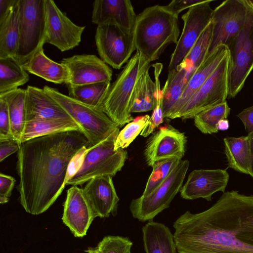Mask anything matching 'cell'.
<instances>
[{
	"label": "cell",
	"instance_id": "obj_1",
	"mask_svg": "<svg viewBox=\"0 0 253 253\" xmlns=\"http://www.w3.org/2000/svg\"><path fill=\"white\" fill-rule=\"evenodd\" d=\"M89 146L84 134L69 130L19 143L16 169L19 200L25 211L39 215L63 191L70 165Z\"/></svg>",
	"mask_w": 253,
	"mask_h": 253
},
{
	"label": "cell",
	"instance_id": "obj_2",
	"mask_svg": "<svg viewBox=\"0 0 253 253\" xmlns=\"http://www.w3.org/2000/svg\"><path fill=\"white\" fill-rule=\"evenodd\" d=\"M178 253H253V195L223 193L209 209L174 222Z\"/></svg>",
	"mask_w": 253,
	"mask_h": 253
},
{
	"label": "cell",
	"instance_id": "obj_3",
	"mask_svg": "<svg viewBox=\"0 0 253 253\" xmlns=\"http://www.w3.org/2000/svg\"><path fill=\"white\" fill-rule=\"evenodd\" d=\"M179 34L178 16L166 5L148 7L136 16L135 47L150 62L158 59L168 45L176 44Z\"/></svg>",
	"mask_w": 253,
	"mask_h": 253
},
{
	"label": "cell",
	"instance_id": "obj_4",
	"mask_svg": "<svg viewBox=\"0 0 253 253\" xmlns=\"http://www.w3.org/2000/svg\"><path fill=\"white\" fill-rule=\"evenodd\" d=\"M150 61L136 51L111 84L101 110L119 127L133 120L130 105L135 85L143 73L150 67Z\"/></svg>",
	"mask_w": 253,
	"mask_h": 253
},
{
	"label": "cell",
	"instance_id": "obj_5",
	"mask_svg": "<svg viewBox=\"0 0 253 253\" xmlns=\"http://www.w3.org/2000/svg\"><path fill=\"white\" fill-rule=\"evenodd\" d=\"M119 132V128L98 144L88 147L81 155L80 164L66 185H82L93 178L113 177L120 171L127 158V153L124 149H114Z\"/></svg>",
	"mask_w": 253,
	"mask_h": 253
},
{
	"label": "cell",
	"instance_id": "obj_6",
	"mask_svg": "<svg viewBox=\"0 0 253 253\" xmlns=\"http://www.w3.org/2000/svg\"><path fill=\"white\" fill-rule=\"evenodd\" d=\"M43 89L79 125L89 146L98 144L119 128L101 110L77 101L55 88L45 85Z\"/></svg>",
	"mask_w": 253,
	"mask_h": 253
},
{
	"label": "cell",
	"instance_id": "obj_7",
	"mask_svg": "<svg viewBox=\"0 0 253 253\" xmlns=\"http://www.w3.org/2000/svg\"><path fill=\"white\" fill-rule=\"evenodd\" d=\"M228 97L233 98L243 88L253 70V3L248 0L245 25L228 44Z\"/></svg>",
	"mask_w": 253,
	"mask_h": 253
},
{
	"label": "cell",
	"instance_id": "obj_8",
	"mask_svg": "<svg viewBox=\"0 0 253 253\" xmlns=\"http://www.w3.org/2000/svg\"><path fill=\"white\" fill-rule=\"evenodd\" d=\"M18 49L14 58L20 65L44 44L45 0H19Z\"/></svg>",
	"mask_w": 253,
	"mask_h": 253
},
{
	"label": "cell",
	"instance_id": "obj_9",
	"mask_svg": "<svg viewBox=\"0 0 253 253\" xmlns=\"http://www.w3.org/2000/svg\"><path fill=\"white\" fill-rule=\"evenodd\" d=\"M189 162L181 160L167 179L152 193L132 200L129 210L132 216L144 222L152 220L169 205L182 187Z\"/></svg>",
	"mask_w": 253,
	"mask_h": 253
},
{
	"label": "cell",
	"instance_id": "obj_10",
	"mask_svg": "<svg viewBox=\"0 0 253 253\" xmlns=\"http://www.w3.org/2000/svg\"><path fill=\"white\" fill-rule=\"evenodd\" d=\"M229 53L198 91L178 114L176 118H194L200 112L226 101Z\"/></svg>",
	"mask_w": 253,
	"mask_h": 253
},
{
	"label": "cell",
	"instance_id": "obj_11",
	"mask_svg": "<svg viewBox=\"0 0 253 253\" xmlns=\"http://www.w3.org/2000/svg\"><path fill=\"white\" fill-rule=\"evenodd\" d=\"M248 0H226L213 10L212 39L208 54L220 44L227 46L242 29L248 12Z\"/></svg>",
	"mask_w": 253,
	"mask_h": 253
},
{
	"label": "cell",
	"instance_id": "obj_12",
	"mask_svg": "<svg viewBox=\"0 0 253 253\" xmlns=\"http://www.w3.org/2000/svg\"><path fill=\"white\" fill-rule=\"evenodd\" d=\"M95 41L100 59L115 69L126 63L136 50L133 33L116 26H97Z\"/></svg>",
	"mask_w": 253,
	"mask_h": 253
},
{
	"label": "cell",
	"instance_id": "obj_13",
	"mask_svg": "<svg viewBox=\"0 0 253 253\" xmlns=\"http://www.w3.org/2000/svg\"><path fill=\"white\" fill-rule=\"evenodd\" d=\"M212 1L211 0H204L189 8L182 15L184 25L171 55L168 72L175 69L182 61L211 22L213 11L210 5Z\"/></svg>",
	"mask_w": 253,
	"mask_h": 253
},
{
	"label": "cell",
	"instance_id": "obj_14",
	"mask_svg": "<svg viewBox=\"0 0 253 253\" xmlns=\"http://www.w3.org/2000/svg\"><path fill=\"white\" fill-rule=\"evenodd\" d=\"M45 9L44 43L52 44L61 52L78 46L85 26H79L73 23L53 0H45Z\"/></svg>",
	"mask_w": 253,
	"mask_h": 253
},
{
	"label": "cell",
	"instance_id": "obj_15",
	"mask_svg": "<svg viewBox=\"0 0 253 253\" xmlns=\"http://www.w3.org/2000/svg\"><path fill=\"white\" fill-rule=\"evenodd\" d=\"M68 69L70 79L67 84L82 85L98 83H110L112 69L94 54H76L64 58L60 62Z\"/></svg>",
	"mask_w": 253,
	"mask_h": 253
},
{
	"label": "cell",
	"instance_id": "obj_16",
	"mask_svg": "<svg viewBox=\"0 0 253 253\" xmlns=\"http://www.w3.org/2000/svg\"><path fill=\"white\" fill-rule=\"evenodd\" d=\"M186 137L171 126H162L148 139L144 155L149 166L158 161L171 158L182 159L185 152Z\"/></svg>",
	"mask_w": 253,
	"mask_h": 253
},
{
	"label": "cell",
	"instance_id": "obj_17",
	"mask_svg": "<svg viewBox=\"0 0 253 253\" xmlns=\"http://www.w3.org/2000/svg\"><path fill=\"white\" fill-rule=\"evenodd\" d=\"M229 178V175L225 169L194 170L181 187L180 196L186 200L202 198L211 201L215 192H225Z\"/></svg>",
	"mask_w": 253,
	"mask_h": 253
},
{
	"label": "cell",
	"instance_id": "obj_18",
	"mask_svg": "<svg viewBox=\"0 0 253 253\" xmlns=\"http://www.w3.org/2000/svg\"><path fill=\"white\" fill-rule=\"evenodd\" d=\"M62 220L76 237L84 236L95 218L83 188L72 186L67 191Z\"/></svg>",
	"mask_w": 253,
	"mask_h": 253
},
{
	"label": "cell",
	"instance_id": "obj_19",
	"mask_svg": "<svg viewBox=\"0 0 253 253\" xmlns=\"http://www.w3.org/2000/svg\"><path fill=\"white\" fill-rule=\"evenodd\" d=\"M129 0H96L93 2L92 23L113 25L133 33L136 18Z\"/></svg>",
	"mask_w": 253,
	"mask_h": 253
},
{
	"label": "cell",
	"instance_id": "obj_20",
	"mask_svg": "<svg viewBox=\"0 0 253 253\" xmlns=\"http://www.w3.org/2000/svg\"><path fill=\"white\" fill-rule=\"evenodd\" d=\"M83 191L95 217L106 218L117 213L119 198L112 177L93 178L86 182Z\"/></svg>",
	"mask_w": 253,
	"mask_h": 253
},
{
	"label": "cell",
	"instance_id": "obj_21",
	"mask_svg": "<svg viewBox=\"0 0 253 253\" xmlns=\"http://www.w3.org/2000/svg\"><path fill=\"white\" fill-rule=\"evenodd\" d=\"M229 53L227 46L220 44L207 55L204 62L188 81L181 97L172 110L169 119L176 118L187 102L212 74Z\"/></svg>",
	"mask_w": 253,
	"mask_h": 253
},
{
	"label": "cell",
	"instance_id": "obj_22",
	"mask_svg": "<svg viewBox=\"0 0 253 253\" xmlns=\"http://www.w3.org/2000/svg\"><path fill=\"white\" fill-rule=\"evenodd\" d=\"M26 91V122L71 118L65 110L43 88L28 85Z\"/></svg>",
	"mask_w": 253,
	"mask_h": 253
},
{
	"label": "cell",
	"instance_id": "obj_23",
	"mask_svg": "<svg viewBox=\"0 0 253 253\" xmlns=\"http://www.w3.org/2000/svg\"><path fill=\"white\" fill-rule=\"evenodd\" d=\"M22 66L28 72L55 84H67L70 79L68 68L61 62H55L47 57L43 46Z\"/></svg>",
	"mask_w": 253,
	"mask_h": 253
},
{
	"label": "cell",
	"instance_id": "obj_24",
	"mask_svg": "<svg viewBox=\"0 0 253 253\" xmlns=\"http://www.w3.org/2000/svg\"><path fill=\"white\" fill-rule=\"evenodd\" d=\"M142 231L146 253H177L173 235L165 225L150 220Z\"/></svg>",
	"mask_w": 253,
	"mask_h": 253
},
{
	"label": "cell",
	"instance_id": "obj_25",
	"mask_svg": "<svg viewBox=\"0 0 253 253\" xmlns=\"http://www.w3.org/2000/svg\"><path fill=\"white\" fill-rule=\"evenodd\" d=\"M19 0L0 22V58H14L18 49Z\"/></svg>",
	"mask_w": 253,
	"mask_h": 253
},
{
	"label": "cell",
	"instance_id": "obj_26",
	"mask_svg": "<svg viewBox=\"0 0 253 253\" xmlns=\"http://www.w3.org/2000/svg\"><path fill=\"white\" fill-rule=\"evenodd\" d=\"M223 141L229 167L238 172L249 174L251 155L247 136H228L223 139Z\"/></svg>",
	"mask_w": 253,
	"mask_h": 253
},
{
	"label": "cell",
	"instance_id": "obj_27",
	"mask_svg": "<svg viewBox=\"0 0 253 253\" xmlns=\"http://www.w3.org/2000/svg\"><path fill=\"white\" fill-rule=\"evenodd\" d=\"M69 130L81 131L79 125L72 118L27 122L20 143L34 138Z\"/></svg>",
	"mask_w": 253,
	"mask_h": 253
},
{
	"label": "cell",
	"instance_id": "obj_28",
	"mask_svg": "<svg viewBox=\"0 0 253 253\" xmlns=\"http://www.w3.org/2000/svg\"><path fill=\"white\" fill-rule=\"evenodd\" d=\"M26 89L18 88L0 94L7 102L11 134L14 140L18 143H20L26 123Z\"/></svg>",
	"mask_w": 253,
	"mask_h": 253
},
{
	"label": "cell",
	"instance_id": "obj_29",
	"mask_svg": "<svg viewBox=\"0 0 253 253\" xmlns=\"http://www.w3.org/2000/svg\"><path fill=\"white\" fill-rule=\"evenodd\" d=\"M147 68L139 77L133 93L130 113H140L154 110L156 106V87Z\"/></svg>",
	"mask_w": 253,
	"mask_h": 253
},
{
	"label": "cell",
	"instance_id": "obj_30",
	"mask_svg": "<svg viewBox=\"0 0 253 253\" xmlns=\"http://www.w3.org/2000/svg\"><path fill=\"white\" fill-rule=\"evenodd\" d=\"M186 76L185 70L179 66L168 72L167 79L162 89L164 118H169L172 110L181 97L186 85Z\"/></svg>",
	"mask_w": 253,
	"mask_h": 253
},
{
	"label": "cell",
	"instance_id": "obj_31",
	"mask_svg": "<svg viewBox=\"0 0 253 253\" xmlns=\"http://www.w3.org/2000/svg\"><path fill=\"white\" fill-rule=\"evenodd\" d=\"M212 34V25L211 22L184 59L178 65L186 72V84L206 58L211 41Z\"/></svg>",
	"mask_w": 253,
	"mask_h": 253
},
{
	"label": "cell",
	"instance_id": "obj_32",
	"mask_svg": "<svg viewBox=\"0 0 253 253\" xmlns=\"http://www.w3.org/2000/svg\"><path fill=\"white\" fill-rule=\"evenodd\" d=\"M29 80L27 71L13 57L0 58V94L17 89Z\"/></svg>",
	"mask_w": 253,
	"mask_h": 253
},
{
	"label": "cell",
	"instance_id": "obj_33",
	"mask_svg": "<svg viewBox=\"0 0 253 253\" xmlns=\"http://www.w3.org/2000/svg\"><path fill=\"white\" fill-rule=\"evenodd\" d=\"M110 85V83H98L78 86L67 84L68 95L77 101L101 110Z\"/></svg>",
	"mask_w": 253,
	"mask_h": 253
},
{
	"label": "cell",
	"instance_id": "obj_34",
	"mask_svg": "<svg viewBox=\"0 0 253 253\" xmlns=\"http://www.w3.org/2000/svg\"><path fill=\"white\" fill-rule=\"evenodd\" d=\"M230 108L226 101L203 111L194 118V125L204 134H212L218 132V122L227 119L230 114Z\"/></svg>",
	"mask_w": 253,
	"mask_h": 253
},
{
	"label": "cell",
	"instance_id": "obj_35",
	"mask_svg": "<svg viewBox=\"0 0 253 253\" xmlns=\"http://www.w3.org/2000/svg\"><path fill=\"white\" fill-rule=\"evenodd\" d=\"M181 161V158L174 157L155 162L152 166V171L142 195L146 196L152 193L167 179Z\"/></svg>",
	"mask_w": 253,
	"mask_h": 253
},
{
	"label": "cell",
	"instance_id": "obj_36",
	"mask_svg": "<svg viewBox=\"0 0 253 253\" xmlns=\"http://www.w3.org/2000/svg\"><path fill=\"white\" fill-rule=\"evenodd\" d=\"M150 117L148 115L138 116L128 123L119 132L115 144V150L127 147L141 132Z\"/></svg>",
	"mask_w": 253,
	"mask_h": 253
},
{
	"label": "cell",
	"instance_id": "obj_37",
	"mask_svg": "<svg viewBox=\"0 0 253 253\" xmlns=\"http://www.w3.org/2000/svg\"><path fill=\"white\" fill-rule=\"evenodd\" d=\"M132 243L128 238L119 236L105 237L95 248L98 253H131Z\"/></svg>",
	"mask_w": 253,
	"mask_h": 253
},
{
	"label": "cell",
	"instance_id": "obj_38",
	"mask_svg": "<svg viewBox=\"0 0 253 253\" xmlns=\"http://www.w3.org/2000/svg\"><path fill=\"white\" fill-rule=\"evenodd\" d=\"M14 140L11 134L10 121L7 102L0 96V141Z\"/></svg>",
	"mask_w": 253,
	"mask_h": 253
},
{
	"label": "cell",
	"instance_id": "obj_39",
	"mask_svg": "<svg viewBox=\"0 0 253 253\" xmlns=\"http://www.w3.org/2000/svg\"><path fill=\"white\" fill-rule=\"evenodd\" d=\"M15 179L4 173H0V203L4 204L9 201L14 188Z\"/></svg>",
	"mask_w": 253,
	"mask_h": 253
},
{
	"label": "cell",
	"instance_id": "obj_40",
	"mask_svg": "<svg viewBox=\"0 0 253 253\" xmlns=\"http://www.w3.org/2000/svg\"><path fill=\"white\" fill-rule=\"evenodd\" d=\"M163 114L161 106H156L153 110L151 116L140 135L146 137L153 132L156 127L163 122Z\"/></svg>",
	"mask_w": 253,
	"mask_h": 253
},
{
	"label": "cell",
	"instance_id": "obj_41",
	"mask_svg": "<svg viewBox=\"0 0 253 253\" xmlns=\"http://www.w3.org/2000/svg\"><path fill=\"white\" fill-rule=\"evenodd\" d=\"M204 0H173L169 4L167 8L175 15L179 14L186 9L202 2Z\"/></svg>",
	"mask_w": 253,
	"mask_h": 253
},
{
	"label": "cell",
	"instance_id": "obj_42",
	"mask_svg": "<svg viewBox=\"0 0 253 253\" xmlns=\"http://www.w3.org/2000/svg\"><path fill=\"white\" fill-rule=\"evenodd\" d=\"M19 143L13 140L0 141V162H2L11 154L18 152Z\"/></svg>",
	"mask_w": 253,
	"mask_h": 253
},
{
	"label": "cell",
	"instance_id": "obj_43",
	"mask_svg": "<svg viewBox=\"0 0 253 253\" xmlns=\"http://www.w3.org/2000/svg\"><path fill=\"white\" fill-rule=\"evenodd\" d=\"M248 134L253 131V106L244 109L237 115Z\"/></svg>",
	"mask_w": 253,
	"mask_h": 253
},
{
	"label": "cell",
	"instance_id": "obj_44",
	"mask_svg": "<svg viewBox=\"0 0 253 253\" xmlns=\"http://www.w3.org/2000/svg\"><path fill=\"white\" fill-rule=\"evenodd\" d=\"M17 0H0V22L10 11Z\"/></svg>",
	"mask_w": 253,
	"mask_h": 253
},
{
	"label": "cell",
	"instance_id": "obj_45",
	"mask_svg": "<svg viewBox=\"0 0 253 253\" xmlns=\"http://www.w3.org/2000/svg\"><path fill=\"white\" fill-rule=\"evenodd\" d=\"M247 136L251 155V168L250 175L253 178V131Z\"/></svg>",
	"mask_w": 253,
	"mask_h": 253
},
{
	"label": "cell",
	"instance_id": "obj_46",
	"mask_svg": "<svg viewBox=\"0 0 253 253\" xmlns=\"http://www.w3.org/2000/svg\"><path fill=\"white\" fill-rule=\"evenodd\" d=\"M229 123L227 119H222L220 120L217 126V129L218 130H225L229 128Z\"/></svg>",
	"mask_w": 253,
	"mask_h": 253
},
{
	"label": "cell",
	"instance_id": "obj_47",
	"mask_svg": "<svg viewBox=\"0 0 253 253\" xmlns=\"http://www.w3.org/2000/svg\"><path fill=\"white\" fill-rule=\"evenodd\" d=\"M90 251L93 253H98L95 250V248H89L88 249Z\"/></svg>",
	"mask_w": 253,
	"mask_h": 253
},
{
	"label": "cell",
	"instance_id": "obj_48",
	"mask_svg": "<svg viewBox=\"0 0 253 253\" xmlns=\"http://www.w3.org/2000/svg\"><path fill=\"white\" fill-rule=\"evenodd\" d=\"M85 253H93L91 251H90L88 249L84 251Z\"/></svg>",
	"mask_w": 253,
	"mask_h": 253
},
{
	"label": "cell",
	"instance_id": "obj_49",
	"mask_svg": "<svg viewBox=\"0 0 253 253\" xmlns=\"http://www.w3.org/2000/svg\"><path fill=\"white\" fill-rule=\"evenodd\" d=\"M252 3H253V0H251Z\"/></svg>",
	"mask_w": 253,
	"mask_h": 253
}]
</instances>
